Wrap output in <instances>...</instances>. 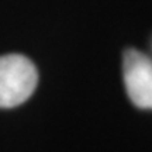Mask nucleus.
Returning <instances> with one entry per match:
<instances>
[{"instance_id": "f03ea898", "label": "nucleus", "mask_w": 152, "mask_h": 152, "mask_svg": "<svg viewBox=\"0 0 152 152\" xmlns=\"http://www.w3.org/2000/svg\"><path fill=\"white\" fill-rule=\"evenodd\" d=\"M123 73L131 102L140 109L152 110V61L137 49H127Z\"/></svg>"}, {"instance_id": "f257e3e1", "label": "nucleus", "mask_w": 152, "mask_h": 152, "mask_svg": "<svg viewBox=\"0 0 152 152\" xmlns=\"http://www.w3.org/2000/svg\"><path fill=\"white\" fill-rule=\"evenodd\" d=\"M38 72L31 61L18 54L0 56V107L11 109L34 93Z\"/></svg>"}]
</instances>
